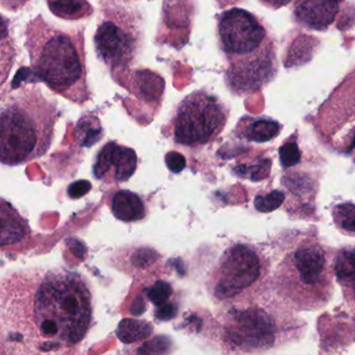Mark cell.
I'll list each match as a JSON object with an SVG mask.
<instances>
[{
	"mask_svg": "<svg viewBox=\"0 0 355 355\" xmlns=\"http://www.w3.org/2000/svg\"><path fill=\"white\" fill-rule=\"evenodd\" d=\"M343 0H298L295 17L301 26L323 31L334 24Z\"/></svg>",
	"mask_w": 355,
	"mask_h": 355,
	"instance_id": "cell-11",
	"label": "cell"
},
{
	"mask_svg": "<svg viewBox=\"0 0 355 355\" xmlns=\"http://www.w3.org/2000/svg\"><path fill=\"white\" fill-rule=\"evenodd\" d=\"M153 332V326L146 322L130 321L125 320L120 323L118 328V336L123 343H132L141 338L150 336Z\"/></svg>",
	"mask_w": 355,
	"mask_h": 355,
	"instance_id": "cell-17",
	"label": "cell"
},
{
	"mask_svg": "<svg viewBox=\"0 0 355 355\" xmlns=\"http://www.w3.org/2000/svg\"><path fill=\"white\" fill-rule=\"evenodd\" d=\"M92 322V293L80 274L32 269L1 280V354L74 353Z\"/></svg>",
	"mask_w": 355,
	"mask_h": 355,
	"instance_id": "cell-1",
	"label": "cell"
},
{
	"mask_svg": "<svg viewBox=\"0 0 355 355\" xmlns=\"http://www.w3.org/2000/svg\"><path fill=\"white\" fill-rule=\"evenodd\" d=\"M279 159L282 167L284 168L292 167L299 163L301 159V153L296 141H288L280 147Z\"/></svg>",
	"mask_w": 355,
	"mask_h": 355,
	"instance_id": "cell-21",
	"label": "cell"
},
{
	"mask_svg": "<svg viewBox=\"0 0 355 355\" xmlns=\"http://www.w3.org/2000/svg\"><path fill=\"white\" fill-rule=\"evenodd\" d=\"M284 194L279 191H274L266 196H257L255 198V207L257 211L269 213L277 209L284 202Z\"/></svg>",
	"mask_w": 355,
	"mask_h": 355,
	"instance_id": "cell-22",
	"label": "cell"
},
{
	"mask_svg": "<svg viewBox=\"0 0 355 355\" xmlns=\"http://www.w3.org/2000/svg\"><path fill=\"white\" fill-rule=\"evenodd\" d=\"M220 49L228 62L248 61L275 51L259 18L243 9H230L218 17Z\"/></svg>",
	"mask_w": 355,
	"mask_h": 355,
	"instance_id": "cell-9",
	"label": "cell"
},
{
	"mask_svg": "<svg viewBox=\"0 0 355 355\" xmlns=\"http://www.w3.org/2000/svg\"><path fill=\"white\" fill-rule=\"evenodd\" d=\"M143 30L138 12L122 5L105 3L94 36L98 59L112 76L126 71L142 46Z\"/></svg>",
	"mask_w": 355,
	"mask_h": 355,
	"instance_id": "cell-7",
	"label": "cell"
},
{
	"mask_svg": "<svg viewBox=\"0 0 355 355\" xmlns=\"http://www.w3.org/2000/svg\"><path fill=\"white\" fill-rule=\"evenodd\" d=\"M278 122L266 118H244L238 124L239 135L242 138L257 143H265L273 140L280 132Z\"/></svg>",
	"mask_w": 355,
	"mask_h": 355,
	"instance_id": "cell-14",
	"label": "cell"
},
{
	"mask_svg": "<svg viewBox=\"0 0 355 355\" xmlns=\"http://www.w3.org/2000/svg\"><path fill=\"white\" fill-rule=\"evenodd\" d=\"M111 209L120 221H140L146 216V207L141 197L128 190L117 191L112 196Z\"/></svg>",
	"mask_w": 355,
	"mask_h": 355,
	"instance_id": "cell-12",
	"label": "cell"
},
{
	"mask_svg": "<svg viewBox=\"0 0 355 355\" xmlns=\"http://www.w3.org/2000/svg\"><path fill=\"white\" fill-rule=\"evenodd\" d=\"M55 101L37 86L22 87L3 99L0 128V161L6 166L28 163L46 155L55 138Z\"/></svg>",
	"mask_w": 355,
	"mask_h": 355,
	"instance_id": "cell-4",
	"label": "cell"
},
{
	"mask_svg": "<svg viewBox=\"0 0 355 355\" xmlns=\"http://www.w3.org/2000/svg\"><path fill=\"white\" fill-rule=\"evenodd\" d=\"M24 45L35 78L76 105L90 101L85 28L61 30L38 15L26 26Z\"/></svg>",
	"mask_w": 355,
	"mask_h": 355,
	"instance_id": "cell-2",
	"label": "cell"
},
{
	"mask_svg": "<svg viewBox=\"0 0 355 355\" xmlns=\"http://www.w3.org/2000/svg\"><path fill=\"white\" fill-rule=\"evenodd\" d=\"M92 188V184L88 180H78L70 184L68 188V195L70 198L78 199L88 194Z\"/></svg>",
	"mask_w": 355,
	"mask_h": 355,
	"instance_id": "cell-24",
	"label": "cell"
},
{
	"mask_svg": "<svg viewBox=\"0 0 355 355\" xmlns=\"http://www.w3.org/2000/svg\"><path fill=\"white\" fill-rule=\"evenodd\" d=\"M30 0H1L3 9L10 12L20 11Z\"/></svg>",
	"mask_w": 355,
	"mask_h": 355,
	"instance_id": "cell-25",
	"label": "cell"
},
{
	"mask_svg": "<svg viewBox=\"0 0 355 355\" xmlns=\"http://www.w3.org/2000/svg\"><path fill=\"white\" fill-rule=\"evenodd\" d=\"M334 274L342 286L345 298L355 307V250L343 249L334 257Z\"/></svg>",
	"mask_w": 355,
	"mask_h": 355,
	"instance_id": "cell-13",
	"label": "cell"
},
{
	"mask_svg": "<svg viewBox=\"0 0 355 355\" xmlns=\"http://www.w3.org/2000/svg\"><path fill=\"white\" fill-rule=\"evenodd\" d=\"M332 217L340 232L355 236V205L347 202L336 205L332 209Z\"/></svg>",
	"mask_w": 355,
	"mask_h": 355,
	"instance_id": "cell-18",
	"label": "cell"
},
{
	"mask_svg": "<svg viewBox=\"0 0 355 355\" xmlns=\"http://www.w3.org/2000/svg\"><path fill=\"white\" fill-rule=\"evenodd\" d=\"M334 259L311 232H296L280 250L270 278L276 295L298 311L326 306L334 292Z\"/></svg>",
	"mask_w": 355,
	"mask_h": 355,
	"instance_id": "cell-3",
	"label": "cell"
},
{
	"mask_svg": "<svg viewBox=\"0 0 355 355\" xmlns=\"http://www.w3.org/2000/svg\"><path fill=\"white\" fill-rule=\"evenodd\" d=\"M291 1H292V0H261V3H263V6L273 10L284 7V6L288 5Z\"/></svg>",
	"mask_w": 355,
	"mask_h": 355,
	"instance_id": "cell-26",
	"label": "cell"
},
{
	"mask_svg": "<svg viewBox=\"0 0 355 355\" xmlns=\"http://www.w3.org/2000/svg\"><path fill=\"white\" fill-rule=\"evenodd\" d=\"M137 163L138 157L134 149L110 142L99 151L93 173L105 182H128L136 171Z\"/></svg>",
	"mask_w": 355,
	"mask_h": 355,
	"instance_id": "cell-10",
	"label": "cell"
},
{
	"mask_svg": "<svg viewBox=\"0 0 355 355\" xmlns=\"http://www.w3.org/2000/svg\"><path fill=\"white\" fill-rule=\"evenodd\" d=\"M172 293H173V288L169 282L159 280L149 290L148 298L155 306H163L167 304Z\"/></svg>",
	"mask_w": 355,
	"mask_h": 355,
	"instance_id": "cell-20",
	"label": "cell"
},
{
	"mask_svg": "<svg viewBox=\"0 0 355 355\" xmlns=\"http://www.w3.org/2000/svg\"><path fill=\"white\" fill-rule=\"evenodd\" d=\"M228 116L230 111L218 97L205 90L195 91L176 105L167 125V136L176 144L191 148L203 146L223 132Z\"/></svg>",
	"mask_w": 355,
	"mask_h": 355,
	"instance_id": "cell-8",
	"label": "cell"
},
{
	"mask_svg": "<svg viewBox=\"0 0 355 355\" xmlns=\"http://www.w3.org/2000/svg\"><path fill=\"white\" fill-rule=\"evenodd\" d=\"M261 293L230 303L222 317L221 338L230 352L261 353L288 342L296 334L293 320L284 311V300L263 299Z\"/></svg>",
	"mask_w": 355,
	"mask_h": 355,
	"instance_id": "cell-5",
	"label": "cell"
},
{
	"mask_svg": "<svg viewBox=\"0 0 355 355\" xmlns=\"http://www.w3.org/2000/svg\"><path fill=\"white\" fill-rule=\"evenodd\" d=\"M46 1L53 15L69 21L86 19L94 12L88 0H46Z\"/></svg>",
	"mask_w": 355,
	"mask_h": 355,
	"instance_id": "cell-15",
	"label": "cell"
},
{
	"mask_svg": "<svg viewBox=\"0 0 355 355\" xmlns=\"http://www.w3.org/2000/svg\"><path fill=\"white\" fill-rule=\"evenodd\" d=\"M5 203V200H3ZM7 207L8 213H6V209L1 207V220H3V234H1V246H5L6 244H13L17 242L20 239L26 236V232H28V224L26 222L16 213L11 205H6Z\"/></svg>",
	"mask_w": 355,
	"mask_h": 355,
	"instance_id": "cell-16",
	"label": "cell"
},
{
	"mask_svg": "<svg viewBox=\"0 0 355 355\" xmlns=\"http://www.w3.org/2000/svg\"><path fill=\"white\" fill-rule=\"evenodd\" d=\"M130 257V266L128 270H143L147 269V267L159 261V254H157L155 250L150 248H139L132 250Z\"/></svg>",
	"mask_w": 355,
	"mask_h": 355,
	"instance_id": "cell-19",
	"label": "cell"
},
{
	"mask_svg": "<svg viewBox=\"0 0 355 355\" xmlns=\"http://www.w3.org/2000/svg\"><path fill=\"white\" fill-rule=\"evenodd\" d=\"M271 276V261L263 250L249 243L228 247L209 277L211 296L223 303H234L261 293Z\"/></svg>",
	"mask_w": 355,
	"mask_h": 355,
	"instance_id": "cell-6",
	"label": "cell"
},
{
	"mask_svg": "<svg viewBox=\"0 0 355 355\" xmlns=\"http://www.w3.org/2000/svg\"><path fill=\"white\" fill-rule=\"evenodd\" d=\"M166 165L168 169L173 173H180L186 168V157L182 153L176 151H170L166 155Z\"/></svg>",
	"mask_w": 355,
	"mask_h": 355,
	"instance_id": "cell-23",
	"label": "cell"
}]
</instances>
